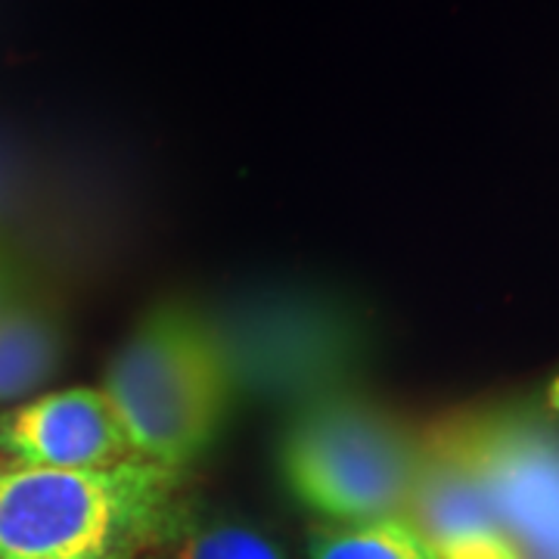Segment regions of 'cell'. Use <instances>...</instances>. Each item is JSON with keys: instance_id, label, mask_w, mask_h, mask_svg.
Returning a JSON list of instances; mask_svg holds the SVG:
<instances>
[{"instance_id": "obj_1", "label": "cell", "mask_w": 559, "mask_h": 559, "mask_svg": "<svg viewBox=\"0 0 559 559\" xmlns=\"http://www.w3.org/2000/svg\"><path fill=\"white\" fill-rule=\"evenodd\" d=\"M183 476L143 457L94 469L0 463V559H138L178 532Z\"/></svg>"}, {"instance_id": "obj_2", "label": "cell", "mask_w": 559, "mask_h": 559, "mask_svg": "<svg viewBox=\"0 0 559 559\" xmlns=\"http://www.w3.org/2000/svg\"><path fill=\"white\" fill-rule=\"evenodd\" d=\"M100 392L131 454L183 469L218 441L234 401L230 352L187 305H159L106 364Z\"/></svg>"}, {"instance_id": "obj_3", "label": "cell", "mask_w": 559, "mask_h": 559, "mask_svg": "<svg viewBox=\"0 0 559 559\" xmlns=\"http://www.w3.org/2000/svg\"><path fill=\"white\" fill-rule=\"evenodd\" d=\"M417 466L419 436L355 395L305 404L280 439L286 488L336 525L404 516Z\"/></svg>"}, {"instance_id": "obj_4", "label": "cell", "mask_w": 559, "mask_h": 559, "mask_svg": "<svg viewBox=\"0 0 559 559\" xmlns=\"http://www.w3.org/2000/svg\"><path fill=\"white\" fill-rule=\"evenodd\" d=\"M432 432L466 466L520 559H559V426L525 411H476Z\"/></svg>"}, {"instance_id": "obj_5", "label": "cell", "mask_w": 559, "mask_h": 559, "mask_svg": "<svg viewBox=\"0 0 559 559\" xmlns=\"http://www.w3.org/2000/svg\"><path fill=\"white\" fill-rule=\"evenodd\" d=\"M128 457L131 444L100 385L44 392L0 411V463L94 469Z\"/></svg>"}, {"instance_id": "obj_6", "label": "cell", "mask_w": 559, "mask_h": 559, "mask_svg": "<svg viewBox=\"0 0 559 559\" xmlns=\"http://www.w3.org/2000/svg\"><path fill=\"white\" fill-rule=\"evenodd\" d=\"M407 520L439 559H520L495 520L476 479L466 473L432 426L419 436V466Z\"/></svg>"}, {"instance_id": "obj_7", "label": "cell", "mask_w": 559, "mask_h": 559, "mask_svg": "<svg viewBox=\"0 0 559 559\" xmlns=\"http://www.w3.org/2000/svg\"><path fill=\"white\" fill-rule=\"evenodd\" d=\"M66 342L60 320L38 305L0 308V411L28 401L60 370Z\"/></svg>"}, {"instance_id": "obj_8", "label": "cell", "mask_w": 559, "mask_h": 559, "mask_svg": "<svg viewBox=\"0 0 559 559\" xmlns=\"http://www.w3.org/2000/svg\"><path fill=\"white\" fill-rule=\"evenodd\" d=\"M311 559H439L407 516L323 525L311 535Z\"/></svg>"}, {"instance_id": "obj_9", "label": "cell", "mask_w": 559, "mask_h": 559, "mask_svg": "<svg viewBox=\"0 0 559 559\" xmlns=\"http://www.w3.org/2000/svg\"><path fill=\"white\" fill-rule=\"evenodd\" d=\"M178 559H283L271 540L242 525H205L190 532L178 547Z\"/></svg>"}, {"instance_id": "obj_10", "label": "cell", "mask_w": 559, "mask_h": 559, "mask_svg": "<svg viewBox=\"0 0 559 559\" xmlns=\"http://www.w3.org/2000/svg\"><path fill=\"white\" fill-rule=\"evenodd\" d=\"M7 301H3V277H0V308H3Z\"/></svg>"}]
</instances>
